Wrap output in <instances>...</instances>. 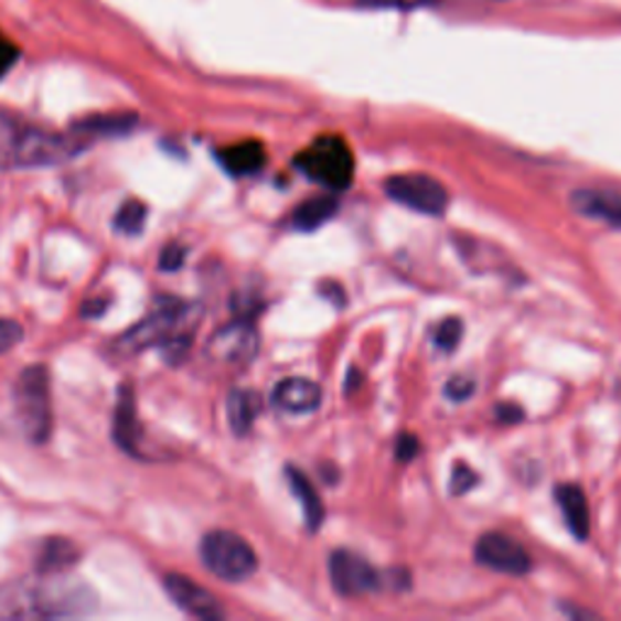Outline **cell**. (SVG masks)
I'll list each match as a JSON object with an SVG mask.
<instances>
[{
  "label": "cell",
  "instance_id": "cell-6",
  "mask_svg": "<svg viewBox=\"0 0 621 621\" xmlns=\"http://www.w3.org/2000/svg\"><path fill=\"white\" fill-rule=\"evenodd\" d=\"M200 556L210 574L226 582H240L258 570V556L250 544L234 532L216 529L202 539Z\"/></svg>",
  "mask_w": 621,
  "mask_h": 621
},
{
  "label": "cell",
  "instance_id": "cell-10",
  "mask_svg": "<svg viewBox=\"0 0 621 621\" xmlns=\"http://www.w3.org/2000/svg\"><path fill=\"white\" fill-rule=\"evenodd\" d=\"M331 580L335 592L357 598L382 588V576L362 556L340 549L331 556Z\"/></svg>",
  "mask_w": 621,
  "mask_h": 621
},
{
  "label": "cell",
  "instance_id": "cell-14",
  "mask_svg": "<svg viewBox=\"0 0 621 621\" xmlns=\"http://www.w3.org/2000/svg\"><path fill=\"white\" fill-rule=\"evenodd\" d=\"M556 501L561 505L568 529L574 532L580 542H586L590 532V510H588L586 493L574 483H561L556 489Z\"/></svg>",
  "mask_w": 621,
  "mask_h": 621
},
{
  "label": "cell",
  "instance_id": "cell-31",
  "mask_svg": "<svg viewBox=\"0 0 621 621\" xmlns=\"http://www.w3.org/2000/svg\"><path fill=\"white\" fill-rule=\"evenodd\" d=\"M107 303H109V299H103V301L95 299L90 303H85L83 315H85V319H95V315H103L105 309H107Z\"/></svg>",
  "mask_w": 621,
  "mask_h": 621
},
{
  "label": "cell",
  "instance_id": "cell-28",
  "mask_svg": "<svg viewBox=\"0 0 621 621\" xmlns=\"http://www.w3.org/2000/svg\"><path fill=\"white\" fill-rule=\"evenodd\" d=\"M420 452V442L413 435H400L396 440V459L398 461H410Z\"/></svg>",
  "mask_w": 621,
  "mask_h": 621
},
{
  "label": "cell",
  "instance_id": "cell-29",
  "mask_svg": "<svg viewBox=\"0 0 621 621\" xmlns=\"http://www.w3.org/2000/svg\"><path fill=\"white\" fill-rule=\"evenodd\" d=\"M15 58H18V49L12 46L3 34H0V78H3L10 71V66L15 64Z\"/></svg>",
  "mask_w": 621,
  "mask_h": 621
},
{
  "label": "cell",
  "instance_id": "cell-27",
  "mask_svg": "<svg viewBox=\"0 0 621 621\" xmlns=\"http://www.w3.org/2000/svg\"><path fill=\"white\" fill-rule=\"evenodd\" d=\"M473 392H477V384H473L469 376H454V379H449L445 386L447 398L452 400H467Z\"/></svg>",
  "mask_w": 621,
  "mask_h": 621
},
{
  "label": "cell",
  "instance_id": "cell-7",
  "mask_svg": "<svg viewBox=\"0 0 621 621\" xmlns=\"http://www.w3.org/2000/svg\"><path fill=\"white\" fill-rule=\"evenodd\" d=\"M384 190L388 200L408 206L413 212L428 214V216H442L449 206V194L442 182H437L428 175H394L384 182Z\"/></svg>",
  "mask_w": 621,
  "mask_h": 621
},
{
  "label": "cell",
  "instance_id": "cell-26",
  "mask_svg": "<svg viewBox=\"0 0 621 621\" xmlns=\"http://www.w3.org/2000/svg\"><path fill=\"white\" fill-rule=\"evenodd\" d=\"M20 340H22V325L10 319H0V355L10 352Z\"/></svg>",
  "mask_w": 621,
  "mask_h": 621
},
{
  "label": "cell",
  "instance_id": "cell-4",
  "mask_svg": "<svg viewBox=\"0 0 621 621\" xmlns=\"http://www.w3.org/2000/svg\"><path fill=\"white\" fill-rule=\"evenodd\" d=\"M12 404H15L24 437L32 445H44L52 435V392H49V372L44 364H30L18 376Z\"/></svg>",
  "mask_w": 621,
  "mask_h": 621
},
{
  "label": "cell",
  "instance_id": "cell-30",
  "mask_svg": "<svg viewBox=\"0 0 621 621\" xmlns=\"http://www.w3.org/2000/svg\"><path fill=\"white\" fill-rule=\"evenodd\" d=\"M495 416L501 422H520L522 418H525V413H522L520 406L515 404H501V406H495Z\"/></svg>",
  "mask_w": 621,
  "mask_h": 621
},
{
  "label": "cell",
  "instance_id": "cell-12",
  "mask_svg": "<svg viewBox=\"0 0 621 621\" xmlns=\"http://www.w3.org/2000/svg\"><path fill=\"white\" fill-rule=\"evenodd\" d=\"M321 400H323V388L311 379H303V376H289V379L279 382L272 392V404L279 410L291 413V416L319 410Z\"/></svg>",
  "mask_w": 621,
  "mask_h": 621
},
{
  "label": "cell",
  "instance_id": "cell-21",
  "mask_svg": "<svg viewBox=\"0 0 621 621\" xmlns=\"http://www.w3.org/2000/svg\"><path fill=\"white\" fill-rule=\"evenodd\" d=\"M137 119L131 115L125 117H90L85 121H78L76 133L81 137H117V133H127Z\"/></svg>",
  "mask_w": 621,
  "mask_h": 621
},
{
  "label": "cell",
  "instance_id": "cell-1",
  "mask_svg": "<svg viewBox=\"0 0 621 621\" xmlns=\"http://www.w3.org/2000/svg\"><path fill=\"white\" fill-rule=\"evenodd\" d=\"M95 604L93 590L64 574H42L36 580H15L0 586V621L78 617L93 612Z\"/></svg>",
  "mask_w": 621,
  "mask_h": 621
},
{
  "label": "cell",
  "instance_id": "cell-19",
  "mask_svg": "<svg viewBox=\"0 0 621 621\" xmlns=\"http://www.w3.org/2000/svg\"><path fill=\"white\" fill-rule=\"evenodd\" d=\"M287 479H289V485H291V491H295V495L299 497V503L303 507V517H307V525L311 532L319 529L323 525V503H321V495L315 493V489L311 485V481L303 477V473L295 467H289L287 469Z\"/></svg>",
  "mask_w": 621,
  "mask_h": 621
},
{
  "label": "cell",
  "instance_id": "cell-2",
  "mask_svg": "<svg viewBox=\"0 0 621 621\" xmlns=\"http://www.w3.org/2000/svg\"><path fill=\"white\" fill-rule=\"evenodd\" d=\"M83 146L61 133L44 131L40 127L0 113V168H46L71 161Z\"/></svg>",
  "mask_w": 621,
  "mask_h": 621
},
{
  "label": "cell",
  "instance_id": "cell-9",
  "mask_svg": "<svg viewBox=\"0 0 621 621\" xmlns=\"http://www.w3.org/2000/svg\"><path fill=\"white\" fill-rule=\"evenodd\" d=\"M473 556H477V561L481 566L497 570V574L525 576L532 570V558L525 546L497 532L483 534V537L477 542Z\"/></svg>",
  "mask_w": 621,
  "mask_h": 621
},
{
  "label": "cell",
  "instance_id": "cell-24",
  "mask_svg": "<svg viewBox=\"0 0 621 621\" xmlns=\"http://www.w3.org/2000/svg\"><path fill=\"white\" fill-rule=\"evenodd\" d=\"M479 483V477H477V471H471L467 464H454V471H452V493L454 495H464L469 493L473 485Z\"/></svg>",
  "mask_w": 621,
  "mask_h": 621
},
{
  "label": "cell",
  "instance_id": "cell-11",
  "mask_svg": "<svg viewBox=\"0 0 621 621\" xmlns=\"http://www.w3.org/2000/svg\"><path fill=\"white\" fill-rule=\"evenodd\" d=\"M163 588L168 592V598L173 600L182 612L194 617V619H204V621H214V619H222L224 610L214 595L197 586V582L185 578V576H178V574H170L163 578Z\"/></svg>",
  "mask_w": 621,
  "mask_h": 621
},
{
  "label": "cell",
  "instance_id": "cell-17",
  "mask_svg": "<svg viewBox=\"0 0 621 621\" xmlns=\"http://www.w3.org/2000/svg\"><path fill=\"white\" fill-rule=\"evenodd\" d=\"M226 410H228L231 430L236 435H248L253 422L258 420L263 410V398L260 394L250 392V388H234V392L228 394Z\"/></svg>",
  "mask_w": 621,
  "mask_h": 621
},
{
  "label": "cell",
  "instance_id": "cell-15",
  "mask_svg": "<svg viewBox=\"0 0 621 621\" xmlns=\"http://www.w3.org/2000/svg\"><path fill=\"white\" fill-rule=\"evenodd\" d=\"M216 156L226 173H231L234 178L255 175L258 170L265 168V149L258 141H243L236 146H228V149L218 151Z\"/></svg>",
  "mask_w": 621,
  "mask_h": 621
},
{
  "label": "cell",
  "instance_id": "cell-22",
  "mask_svg": "<svg viewBox=\"0 0 621 621\" xmlns=\"http://www.w3.org/2000/svg\"><path fill=\"white\" fill-rule=\"evenodd\" d=\"M146 204L139 200H127L115 214V231L125 236H139L146 226Z\"/></svg>",
  "mask_w": 621,
  "mask_h": 621
},
{
  "label": "cell",
  "instance_id": "cell-25",
  "mask_svg": "<svg viewBox=\"0 0 621 621\" xmlns=\"http://www.w3.org/2000/svg\"><path fill=\"white\" fill-rule=\"evenodd\" d=\"M185 255H188L185 248L178 246V243H170V246L163 248L161 260H158V267H161L163 272H178L182 263H185Z\"/></svg>",
  "mask_w": 621,
  "mask_h": 621
},
{
  "label": "cell",
  "instance_id": "cell-23",
  "mask_svg": "<svg viewBox=\"0 0 621 621\" xmlns=\"http://www.w3.org/2000/svg\"><path fill=\"white\" fill-rule=\"evenodd\" d=\"M461 335H464V323L459 319H445L435 328V345L442 352H452L459 345Z\"/></svg>",
  "mask_w": 621,
  "mask_h": 621
},
{
  "label": "cell",
  "instance_id": "cell-13",
  "mask_svg": "<svg viewBox=\"0 0 621 621\" xmlns=\"http://www.w3.org/2000/svg\"><path fill=\"white\" fill-rule=\"evenodd\" d=\"M113 435H115V442L125 449V452L139 457L141 428H139V418H137V398H133V392L129 386L119 388Z\"/></svg>",
  "mask_w": 621,
  "mask_h": 621
},
{
  "label": "cell",
  "instance_id": "cell-3",
  "mask_svg": "<svg viewBox=\"0 0 621 621\" xmlns=\"http://www.w3.org/2000/svg\"><path fill=\"white\" fill-rule=\"evenodd\" d=\"M197 309L190 307L185 301L178 299H161L158 301V309L146 315L143 321H139L133 328L117 340L115 350L119 355H133V352H141L146 347L163 345L165 340L180 333H192V325L197 321Z\"/></svg>",
  "mask_w": 621,
  "mask_h": 621
},
{
  "label": "cell",
  "instance_id": "cell-16",
  "mask_svg": "<svg viewBox=\"0 0 621 621\" xmlns=\"http://www.w3.org/2000/svg\"><path fill=\"white\" fill-rule=\"evenodd\" d=\"M574 210L582 216L590 218H604V222L621 226V197L610 192H595V190H580L570 197Z\"/></svg>",
  "mask_w": 621,
  "mask_h": 621
},
{
  "label": "cell",
  "instance_id": "cell-5",
  "mask_svg": "<svg viewBox=\"0 0 621 621\" xmlns=\"http://www.w3.org/2000/svg\"><path fill=\"white\" fill-rule=\"evenodd\" d=\"M297 165L309 180L333 192L350 188L352 175H355V158H352L345 139L340 137L315 139L307 151L297 156Z\"/></svg>",
  "mask_w": 621,
  "mask_h": 621
},
{
  "label": "cell",
  "instance_id": "cell-18",
  "mask_svg": "<svg viewBox=\"0 0 621 621\" xmlns=\"http://www.w3.org/2000/svg\"><path fill=\"white\" fill-rule=\"evenodd\" d=\"M78 546L68 539H46L36 554V568L40 574H66V570L78 561Z\"/></svg>",
  "mask_w": 621,
  "mask_h": 621
},
{
  "label": "cell",
  "instance_id": "cell-8",
  "mask_svg": "<svg viewBox=\"0 0 621 621\" xmlns=\"http://www.w3.org/2000/svg\"><path fill=\"white\" fill-rule=\"evenodd\" d=\"M260 347V335L255 331V325L248 319H236L228 323L210 338L206 343V357L218 362V364H248Z\"/></svg>",
  "mask_w": 621,
  "mask_h": 621
},
{
  "label": "cell",
  "instance_id": "cell-20",
  "mask_svg": "<svg viewBox=\"0 0 621 621\" xmlns=\"http://www.w3.org/2000/svg\"><path fill=\"white\" fill-rule=\"evenodd\" d=\"M338 212V200L331 194H319V197L307 200L301 206H297L295 216H291V224L299 231H315L323 226L325 222H331Z\"/></svg>",
  "mask_w": 621,
  "mask_h": 621
}]
</instances>
